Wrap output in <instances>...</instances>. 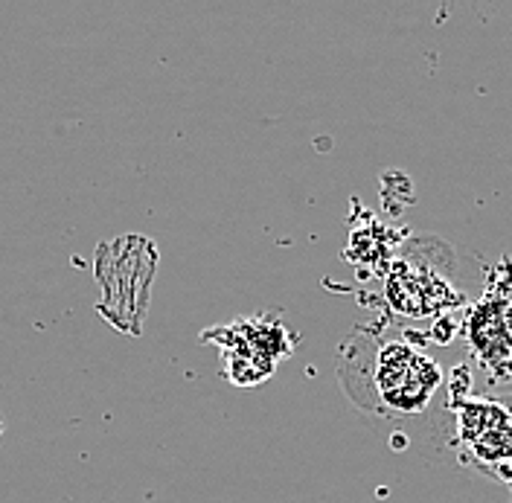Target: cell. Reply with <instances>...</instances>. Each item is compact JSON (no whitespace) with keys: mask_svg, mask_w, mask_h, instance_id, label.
I'll return each mask as SVG.
<instances>
[{"mask_svg":"<svg viewBox=\"0 0 512 503\" xmlns=\"http://www.w3.org/2000/svg\"><path fill=\"white\" fill-rule=\"evenodd\" d=\"M437 364L411 352L408 346H384L379 361V384L384 399L402 410H419L428 402V393L437 387Z\"/></svg>","mask_w":512,"mask_h":503,"instance_id":"6da1fadb","label":"cell"},{"mask_svg":"<svg viewBox=\"0 0 512 503\" xmlns=\"http://www.w3.org/2000/svg\"><path fill=\"white\" fill-rule=\"evenodd\" d=\"M0 437H3V422H0Z\"/></svg>","mask_w":512,"mask_h":503,"instance_id":"7a4b0ae2","label":"cell"},{"mask_svg":"<svg viewBox=\"0 0 512 503\" xmlns=\"http://www.w3.org/2000/svg\"><path fill=\"white\" fill-rule=\"evenodd\" d=\"M510 503H512V495H510Z\"/></svg>","mask_w":512,"mask_h":503,"instance_id":"3957f363","label":"cell"}]
</instances>
